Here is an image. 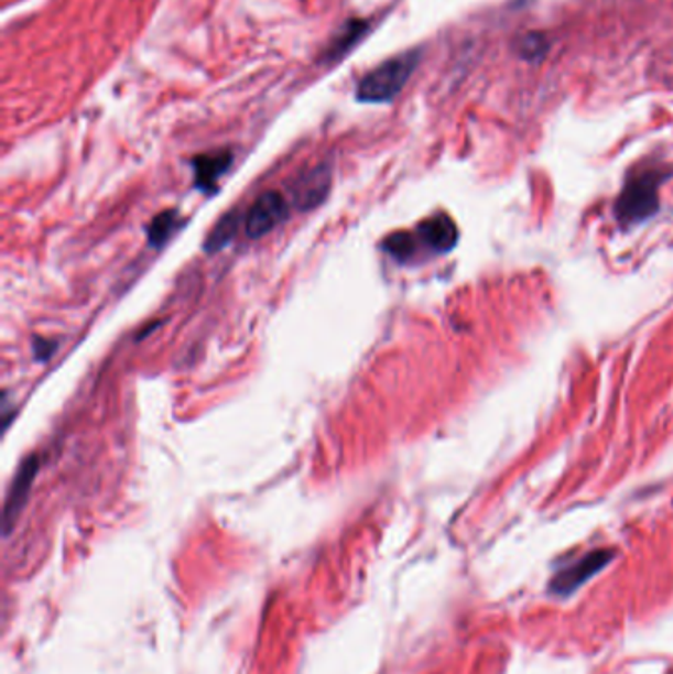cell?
I'll use <instances>...</instances> for the list:
<instances>
[{"label": "cell", "instance_id": "6da1fadb", "mask_svg": "<svg viewBox=\"0 0 673 674\" xmlns=\"http://www.w3.org/2000/svg\"><path fill=\"white\" fill-rule=\"evenodd\" d=\"M417 64V50L391 57L361 79L356 97L363 104H388L405 87Z\"/></svg>", "mask_w": 673, "mask_h": 674}, {"label": "cell", "instance_id": "7a4b0ae2", "mask_svg": "<svg viewBox=\"0 0 673 674\" xmlns=\"http://www.w3.org/2000/svg\"><path fill=\"white\" fill-rule=\"evenodd\" d=\"M660 184L662 176L655 170H642L630 176L615 207L618 221L622 225H632L654 216Z\"/></svg>", "mask_w": 673, "mask_h": 674}, {"label": "cell", "instance_id": "3957f363", "mask_svg": "<svg viewBox=\"0 0 673 674\" xmlns=\"http://www.w3.org/2000/svg\"><path fill=\"white\" fill-rule=\"evenodd\" d=\"M612 558H615V551L598 548V551L580 556L578 561L571 562L569 566L560 568L551 578V594L560 598H567L571 594H575L585 581L595 578L598 572L605 570Z\"/></svg>", "mask_w": 673, "mask_h": 674}, {"label": "cell", "instance_id": "277c9868", "mask_svg": "<svg viewBox=\"0 0 673 674\" xmlns=\"http://www.w3.org/2000/svg\"><path fill=\"white\" fill-rule=\"evenodd\" d=\"M286 219V199L279 192H265L243 217V227L249 239H261L271 233L276 225Z\"/></svg>", "mask_w": 673, "mask_h": 674}, {"label": "cell", "instance_id": "5b68a950", "mask_svg": "<svg viewBox=\"0 0 673 674\" xmlns=\"http://www.w3.org/2000/svg\"><path fill=\"white\" fill-rule=\"evenodd\" d=\"M40 458L36 454H32L29 458L20 464L19 471L14 476V481L10 486L9 497L4 503V533L9 534L12 526L19 519L20 511L29 501L30 489L34 483V478L39 476Z\"/></svg>", "mask_w": 673, "mask_h": 674}, {"label": "cell", "instance_id": "8992f818", "mask_svg": "<svg viewBox=\"0 0 673 674\" xmlns=\"http://www.w3.org/2000/svg\"><path fill=\"white\" fill-rule=\"evenodd\" d=\"M330 184H333V176L326 164L304 172L294 184V204L303 211L321 206L330 192Z\"/></svg>", "mask_w": 673, "mask_h": 674}, {"label": "cell", "instance_id": "52a82bcc", "mask_svg": "<svg viewBox=\"0 0 673 674\" xmlns=\"http://www.w3.org/2000/svg\"><path fill=\"white\" fill-rule=\"evenodd\" d=\"M417 239L435 253H448L458 241V229L446 214H436L419 225Z\"/></svg>", "mask_w": 673, "mask_h": 674}, {"label": "cell", "instance_id": "ba28073f", "mask_svg": "<svg viewBox=\"0 0 673 674\" xmlns=\"http://www.w3.org/2000/svg\"><path fill=\"white\" fill-rule=\"evenodd\" d=\"M231 162H234V154L229 150H216V152H206V154L196 156L192 160L196 186L204 192H209L228 172Z\"/></svg>", "mask_w": 673, "mask_h": 674}, {"label": "cell", "instance_id": "9c48e42d", "mask_svg": "<svg viewBox=\"0 0 673 674\" xmlns=\"http://www.w3.org/2000/svg\"><path fill=\"white\" fill-rule=\"evenodd\" d=\"M239 221H241V216H239L238 211H231V214L224 217V219L211 229V233L208 235V239H206V243H204V249H206L208 253H218V251H221V249L236 237V233H238Z\"/></svg>", "mask_w": 673, "mask_h": 674}, {"label": "cell", "instance_id": "30bf717a", "mask_svg": "<svg viewBox=\"0 0 673 674\" xmlns=\"http://www.w3.org/2000/svg\"><path fill=\"white\" fill-rule=\"evenodd\" d=\"M178 225H181V219H178V214L174 209L162 211V214L152 219L149 229H146L149 243L152 247H161L164 241L171 239V235L178 229Z\"/></svg>", "mask_w": 673, "mask_h": 674}, {"label": "cell", "instance_id": "8fae6325", "mask_svg": "<svg viewBox=\"0 0 673 674\" xmlns=\"http://www.w3.org/2000/svg\"><path fill=\"white\" fill-rule=\"evenodd\" d=\"M419 239L415 235L409 233V231H398V233L389 235L388 239L383 241V251L391 254L393 259L405 262L417 253Z\"/></svg>", "mask_w": 673, "mask_h": 674}, {"label": "cell", "instance_id": "7c38bea8", "mask_svg": "<svg viewBox=\"0 0 673 674\" xmlns=\"http://www.w3.org/2000/svg\"><path fill=\"white\" fill-rule=\"evenodd\" d=\"M56 349L57 341H50V339H42V337L34 339V356L39 361H48Z\"/></svg>", "mask_w": 673, "mask_h": 674}]
</instances>
